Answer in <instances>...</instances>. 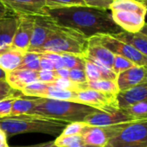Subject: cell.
Wrapping results in <instances>:
<instances>
[{"mask_svg":"<svg viewBox=\"0 0 147 147\" xmlns=\"http://www.w3.org/2000/svg\"><path fill=\"white\" fill-rule=\"evenodd\" d=\"M144 5H146V8H147V1H146V2H145V3H144Z\"/></svg>","mask_w":147,"mask_h":147,"instance_id":"obj_49","label":"cell"},{"mask_svg":"<svg viewBox=\"0 0 147 147\" xmlns=\"http://www.w3.org/2000/svg\"><path fill=\"white\" fill-rule=\"evenodd\" d=\"M140 33L143 34V35H144L145 36H147V23H145V24L144 25V27L140 30Z\"/></svg>","mask_w":147,"mask_h":147,"instance_id":"obj_45","label":"cell"},{"mask_svg":"<svg viewBox=\"0 0 147 147\" xmlns=\"http://www.w3.org/2000/svg\"><path fill=\"white\" fill-rule=\"evenodd\" d=\"M105 147H147L144 144H113L107 143Z\"/></svg>","mask_w":147,"mask_h":147,"instance_id":"obj_41","label":"cell"},{"mask_svg":"<svg viewBox=\"0 0 147 147\" xmlns=\"http://www.w3.org/2000/svg\"><path fill=\"white\" fill-rule=\"evenodd\" d=\"M131 121L136 120L133 119L131 117L128 116L122 109L119 108L110 112L97 111L88 115L83 122L88 125L107 127Z\"/></svg>","mask_w":147,"mask_h":147,"instance_id":"obj_10","label":"cell"},{"mask_svg":"<svg viewBox=\"0 0 147 147\" xmlns=\"http://www.w3.org/2000/svg\"><path fill=\"white\" fill-rule=\"evenodd\" d=\"M67 122L38 115L8 116L0 119V129L7 137L24 133H44L52 136L61 134Z\"/></svg>","mask_w":147,"mask_h":147,"instance_id":"obj_2","label":"cell"},{"mask_svg":"<svg viewBox=\"0 0 147 147\" xmlns=\"http://www.w3.org/2000/svg\"><path fill=\"white\" fill-rule=\"evenodd\" d=\"M9 13L19 16L47 15L45 0H0Z\"/></svg>","mask_w":147,"mask_h":147,"instance_id":"obj_9","label":"cell"},{"mask_svg":"<svg viewBox=\"0 0 147 147\" xmlns=\"http://www.w3.org/2000/svg\"><path fill=\"white\" fill-rule=\"evenodd\" d=\"M84 58V57H83ZM85 67L84 71L88 82H94L99 80H111L116 81L117 75L109 67L89 59L84 58Z\"/></svg>","mask_w":147,"mask_h":147,"instance_id":"obj_18","label":"cell"},{"mask_svg":"<svg viewBox=\"0 0 147 147\" xmlns=\"http://www.w3.org/2000/svg\"><path fill=\"white\" fill-rule=\"evenodd\" d=\"M82 57L97 61L112 69L115 55L93 38H89L86 52Z\"/></svg>","mask_w":147,"mask_h":147,"instance_id":"obj_14","label":"cell"},{"mask_svg":"<svg viewBox=\"0 0 147 147\" xmlns=\"http://www.w3.org/2000/svg\"><path fill=\"white\" fill-rule=\"evenodd\" d=\"M53 19L48 15L35 16V24L28 52H36L46 42L52 30Z\"/></svg>","mask_w":147,"mask_h":147,"instance_id":"obj_11","label":"cell"},{"mask_svg":"<svg viewBox=\"0 0 147 147\" xmlns=\"http://www.w3.org/2000/svg\"><path fill=\"white\" fill-rule=\"evenodd\" d=\"M81 136L84 144L94 147H105L110 139L107 127L88 125L87 124L82 130Z\"/></svg>","mask_w":147,"mask_h":147,"instance_id":"obj_17","label":"cell"},{"mask_svg":"<svg viewBox=\"0 0 147 147\" xmlns=\"http://www.w3.org/2000/svg\"><path fill=\"white\" fill-rule=\"evenodd\" d=\"M120 109L135 120L147 119V101L133 103Z\"/></svg>","mask_w":147,"mask_h":147,"instance_id":"obj_25","label":"cell"},{"mask_svg":"<svg viewBox=\"0 0 147 147\" xmlns=\"http://www.w3.org/2000/svg\"><path fill=\"white\" fill-rule=\"evenodd\" d=\"M40 55V68L41 70H55V66L53 64V62L49 60L48 58Z\"/></svg>","mask_w":147,"mask_h":147,"instance_id":"obj_39","label":"cell"},{"mask_svg":"<svg viewBox=\"0 0 147 147\" xmlns=\"http://www.w3.org/2000/svg\"><path fill=\"white\" fill-rule=\"evenodd\" d=\"M119 107L123 108L131 104L147 101V83L138 85L124 92H119L117 95Z\"/></svg>","mask_w":147,"mask_h":147,"instance_id":"obj_20","label":"cell"},{"mask_svg":"<svg viewBox=\"0 0 147 147\" xmlns=\"http://www.w3.org/2000/svg\"><path fill=\"white\" fill-rule=\"evenodd\" d=\"M86 6L103 9V10H109L111 5L114 0H82Z\"/></svg>","mask_w":147,"mask_h":147,"instance_id":"obj_35","label":"cell"},{"mask_svg":"<svg viewBox=\"0 0 147 147\" xmlns=\"http://www.w3.org/2000/svg\"><path fill=\"white\" fill-rule=\"evenodd\" d=\"M42 98L44 99H50L55 100H64V101H70L80 103L76 92H73L69 90L61 89L51 85H48L47 88L43 92Z\"/></svg>","mask_w":147,"mask_h":147,"instance_id":"obj_22","label":"cell"},{"mask_svg":"<svg viewBox=\"0 0 147 147\" xmlns=\"http://www.w3.org/2000/svg\"><path fill=\"white\" fill-rule=\"evenodd\" d=\"M119 40L125 42L130 45H131L134 49H136L139 53L147 57V36L138 33H128L122 31L119 34L113 35Z\"/></svg>","mask_w":147,"mask_h":147,"instance_id":"obj_21","label":"cell"},{"mask_svg":"<svg viewBox=\"0 0 147 147\" xmlns=\"http://www.w3.org/2000/svg\"><path fill=\"white\" fill-rule=\"evenodd\" d=\"M48 85L49 83H44L37 81L25 87L23 89L22 94L24 96H27L30 98H42V95L45 91V89L47 88Z\"/></svg>","mask_w":147,"mask_h":147,"instance_id":"obj_28","label":"cell"},{"mask_svg":"<svg viewBox=\"0 0 147 147\" xmlns=\"http://www.w3.org/2000/svg\"><path fill=\"white\" fill-rule=\"evenodd\" d=\"M23 94L20 91L13 89L6 82V80H0V100L11 98L22 97Z\"/></svg>","mask_w":147,"mask_h":147,"instance_id":"obj_30","label":"cell"},{"mask_svg":"<svg viewBox=\"0 0 147 147\" xmlns=\"http://www.w3.org/2000/svg\"><path fill=\"white\" fill-rule=\"evenodd\" d=\"M116 82L119 92L147 83V67L135 66L119 74Z\"/></svg>","mask_w":147,"mask_h":147,"instance_id":"obj_12","label":"cell"},{"mask_svg":"<svg viewBox=\"0 0 147 147\" xmlns=\"http://www.w3.org/2000/svg\"><path fill=\"white\" fill-rule=\"evenodd\" d=\"M18 19V29L11 46L28 52L35 24V16H19Z\"/></svg>","mask_w":147,"mask_h":147,"instance_id":"obj_13","label":"cell"},{"mask_svg":"<svg viewBox=\"0 0 147 147\" xmlns=\"http://www.w3.org/2000/svg\"><path fill=\"white\" fill-rule=\"evenodd\" d=\"M54 144L56 147H76L84 144V143L81 135H59L54 141Z\"/></svg>","mask_w":147,"mask_h":147,"instance_id":"obj_26","label":"cell"},{"mask_svg":"<svg viewBox=\"0 0 147 147\" xmlns=\"http://www.w3.org/2000/svg\"><path fill=\"white\" fill-rule=\"evenodd\" d=\"M88 44V39L84 35L73 29L62 26L53 20L52 30L49 37L36 53H67L83 56Z\"/></svg>","mask_w":147,"mask_h":147,"instance_id":"obj_4","label":"cell"},{"mask_svg":"<svg viewBox=\"0 0 147 147\" xmlns=\"http://www.w3.org/2000/svg\"><path fill=\"white\" fill-rule=\"evenodd\" d=\"M16 99L17 98H11L0 100V119L10 116L12 104Z\"/></svg>","mask_w":147,"mask_h":147,"instance_id":"obj_38","label":"cell"},{"mask_svg":"<svg viewBox=\"0 0 147 147\" xmlns=\"http://www.w3.org/2000/svg\"><path fill=\"white\" fill-rule=\"evenodd\" d=\"M38 54H40L41 55L50 60L55 66V70H57V69L64 67V62L62 61L61 54L52 53V52H42V53H38Z\"/></svg>","mask_w":147,"mask_h":147,"instance_id":"obj_36","label":"cell"},{"mask_svg":"<svg viewBox=\"0 0 147 147\" xmlns=\"http://www.w3.org/2000/svg\"><path fill=\"white\" fill-rule=\"evenodd\" d=\"M54 147H56V146H54ZM76 147H94V146H89V145L82 144V145H80V146H76Z\"/></svg>","mask_w":147,"mask_h":147,"instance_id":"obj_47","label":"cell"},{"mask_svg":"<svg viewBox=\"0 0 147 147\" xmlns=\"http://www.w3.org/2000/svg\"><path fill=\"white\" fill-rule=\"evenodd\" d=\"M6 76V73L0 67V80H5Z\"/></svg>","mask_w":147,"mask_h":147,"instance_id":"obj_46","label":"cell"},{"mask_svg":"<svg viewBox=\"0 0 147 147\" xmlns=\"http://www.w3.org/2000/svg\"><path fill=\"white\" fill-rule=\"evenodd\" d=\"M136 1H138V2H141V3H144L146 0H136Z\"/></svg>","mask_w":147,"mask_h":147,"instance_id":"obj_48","label":"cell"},{"mask_svg":"<svg viewBox=\"0 0 147 147\" xmlns=\"http://www.w3.org/2000/svg\"><path fill=\"white\" fill-rule=\"evenodd\" d=\"M76 94L81 104L89 106L99 111L110 112L119 109L117 95L101 93L90 88L78 91Z\"/></svg>","mask_w":147,"mask_h":147,"instance_id":"obj_8","label":"cell"},{"mask_svg":"<svg viewBox=\"0 0 147 147\" xmlns=\"http://www.w3.org/2000/svg\"><path fill=\"white\" fill-rule=\"evenodd\" d=\"M5 80L13 89L22 92L25 87L38 81V72L18 68L6 73Z\"/></svg>","mask_w":147,"mask_h":147,"instance_id":"obj_15","label":"cell"},{"mask_svg":"<svg viewBox=\"0 0 147 147\" xmlns=\"http://www.w3.org/2000/svg\"><path fill=\"white\" fill-rule=\"evenodd\" d=\"M25 53L12 46L0 50V67L5 73L18 69L22 64Z\"/></svg>","mask_w":147,"mask_h":147,"instance_id":"obj_19","label":"cell"},{"mask_svg":"<svg viewBox=\"0 0 147 147\" xmlns=\"http://www.w3.org/2000/svg\"><path fill=\"white\" fill-rule=\"evenodd\" d=\"M99 110L89 106L44 98H35V106L29 115H38L64 122H83L90 114Z\"/></svg>","mask_w":147,"mask_h":147,"instance_id":"obj_3","label":"cell"},{"mask_svg":"<svg viewBox=\"0 0 147 147\" xmlns=\"http://www.w3.org/2000/svg\"><path fill=\"white\" fill-rule=\"evenodd\" d=\"M109 10L115 24L125 32H140L145 24L147 8L144 3L136 0H114Z\"/></svg>","mask_w":147,"mask_h":147,"instance_id":"obj_5","label":"cell"},{"mask_svg":"<svg viewBox=\"0 0 147 147\" xmlns=\"http://www.w3.org/2000/svg\"><path fill=\"white\" fill-rule=\"evenodd\" d=\"M54 146H55L54 141H50V142H46V143H42L32 146H26V147H54Z\"/></svg>","mask_w":147,"mask_h":147,"instance_id":"obj_43","label":"cell"},{"mask_svg":"<svg viewBox=\"0 0 147 147\" xmlns=\"http://www.w3.org/2000/svg\"><path fill=\"white\" fill-rule=\"evenodd\" d=\"M61 55L64 62V67L68 68L69 70L74 68H84L85 60L82 55L67 53H62L61 54Z\"/></svg>","mask_w":147,"mask_h":147,"instance_id":"obj_29","label":"cell"},{"mask_svg":"<svg viewBox=\"0 0 147 147\" xmlns=\"http://www.w3.org/2000/svg\"><path fill=\"white\" fill-rule=\"evenodd\" d=\"M8 13L7 10L5 9V7L2 5V3L0 2V18H4L5 16H6Z\"/></svg>","mask_w":147,"mask_h":147,"instance_id":"obj_44","label":"cell"},{"mask_svg":"<svg viewBox=\"0 0 147 147\" xmlns=\"http://www.w3.org/2000/svg\"><path fill=\"white\" fill-rule=\"evenodd\" d=\"M135 66H138V65H136L130 60H128L125 57L119 56V55H115L112 70L118 76L119 74H120L132 67H135Z\"/></svg>","mask_w":147,"mask_h":147,"instance_id":"obj_31","label":"cell"},{"mask_svg":"<svg viewBox=\"0 0 147 147\" xmlns=\"http://www.w3.org/2000/svg\"><path fill=\"white\" fill-rule=\"evenodd\" d=\"M46 12L57 24L79 31L88 39L97 35H116L123 31L113 21L110 10L76 5L47 8Z\"/></svg>","mask_w":147,"mask_h":147,"instance_id":"obj_1","label":"cell"},{"mask_svg":"<svg viewBox=\"0 0 147 147\" xmlns=\"http://www.w3.org/2000/svg\"><path fill=\"white\" fill-rule=\"evenodd\" d=\"M113 144L147 145V119L107 126Z\"/></svg>","mask_w":147,"mask_h":147,"instance_id":"obj_6","label":"cell"},{"mask_svg":"<svg viewBox=\"0 0 147 147\" xmlns=\"http://www.w3.org/2000/svg\"><path fill=\"white\" fill-rule=\"evenodd\" d=\"M35 106V98H17L11 107V111L10 113L11 117L20 116V115H29L30 111Z\"/></svg>","mask_w":147,"mask_h":147,"instance_id":"obj_23","label":"cell"},{"mask_svg":"<svg viewBox=\"0 0 147 147\" xmlns=\"http://www.w3.org/2000/svg\"><path fill=\"white\" fill-rule=\"evenodd\" d=\"M86 126L84 122H72L67 124L63 131L60 135L62 136H71V135H81L82 130Z\"/></svg>","mask_w":147,"mask_h":147,"instance_id":"obj_33","label":"cell"},{"mask_svg":"<svg viewBox=\"0 0 147 147\" xmlns=\"http://www.w3.org/2000/svg\"><path fill=\"white\" fill-rule=\"evenodd\" d=\"M0 147H10L7 143V136L1 129H0Z\"/></svg>","mask_w":147,"mask_h":147,"instance_id":"obj_42","label":"cell"},{"mask_svg":"<svg viewBox=\"0 0 147 147\" xmlns=\"http://www.w3.org/2000/svg\"><path fill=\"white\" fill-rule=\"evenodd\" d=\"M18 68L29 69L33 71H40V55L36 52H26L22 61V64Z\"/></svg>","mask_w":147,"mask_h":147,"instance_id":"obj_27","label":"cell"},{"mask_svg":"<svg viewBox=\"0 0 147 147\" xmlns=\"http://www.w3.org/2000/svg\"><path fill=\"white\" fill-rule=\"evenodd\" d=\"M87 88L94 89L101 93L113 95H118V94L119 93L116 81L111 80H99L94 82H88Z\"/></svg>","mask_w":147,"mask_h":147,"instance_id":"obj_24","label":"cell"},{"mask_svg":"<svg viewBox=\"0 0 147 147\" xmlns=\"http://www.w3.org/2000/svg\"><path fill=\"white\" fill-rule=\"evenodd\" d=\"M57 78L55 70H40L38 71V81L44 83H51Z\"/></svg>","mask_w":147,"mask_h":147,"instance_id":"obj_37","label":"cell"},{"mask_svg":"<svg viewBox=\"0 0 147 147\" xmlns=\"http://www.w3.org/2000/svg\"><path fill=\"white\" fill-rule=\"evenodd\" d=\"M48 9L63 8L76 5H85L82 0H45Z\"/></svg>","mask_w":147,"mask_h":147,"instance_id":"obj_32","label":"cell"},{"mask_svg":"<svg viewBox=\"0 0 147 147\" xmlns=\"http://www.w3.org/2000/svg\"><path fill=\"white\" fill-rule=\"evenodd\" d=\"M68 79L76 83L84 84L88 82L84 68H74L70 69Z\"/></svg>","mask_w":147,"mask_h":147,"instance_id":"obj_34","label":"cell"},{"mask_svg":"<svg viewBox=\"0 0 147 147\" xmlns=\"http://www.w3.org/2000/svg\"><path fill=\"white\" fill-rule=\"evenodd\" d=\"M18 17L14 14L7 13L6 16L0 18V50L11 46L18 25Z\"/></svg>","mask_w":147,"mask_h":147,"instance_id":"obj_16","label":"cell"},{"mask_svg":"<svg viewBox=\"0 0 147 147\" xmlns=\"http://www.w3.org/2000/svg\"><path fill=\"white\" fill-rule=\"evenodd\" d=\"M90 38L107 48L115 55L125 57L138 66L147 67V57L139 53L131 45L119 40L113 35H97Z\"/></svg>","mask_w":147,"mask_h":147,"instance_id":"obj_7","label":"cell"},{"mask_svg":"<svg viewBox=\"0 0 147 147\" xmlns=\"http://www.w3.org/2000/svg\"><path fill=\"white\" fill-rule=\"evenodd\" d=\"M69 72L70 70L65 67H61V68H59L57 70H55V73H56V76H57V78H64V79H68L69 77Z\"/></svg>","mask_w":147,"mask_h":147,"instance_id":"obj_40","label":"cell"},{"mask_svg":"<svg viewBox=\"0 0 147 147\" xmlns=\"http://www.w3.org/2000/svg\"><path fill=\"white\" fill-rule=\"evenodd\" d=\"M146 1H147V0H146ZM146 1H145V2H146ZM145 2H144V3H145Z\"/></svg>","mask_w":147,"mask_h":147,"instance_id":"obj_50","label":"cell"}]
</instances>
